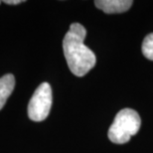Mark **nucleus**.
I'll list each match as a JSON object with an SVG mask.
<instances>
[{
  "mask_svg": "<svg viewBox=\"0 0 153 153\" xmlns=\"http://www.w3.org/2000/svg\"><path fill=\"white\" fill-rule=\"evenodd\" d=\"M141 119L139 114L131 108H124L116 114L108 129V138L116 144H123L130 140L131 136L138 132Z\"/></svg>",
  "mask_w": 153,
  "mask_h": 153,
  "instance_id": "nucleus-2",
  "label": "nucleus"
},
{
  "mask_svg": "<svg viewBox=\"0 0 153 153\" xmlns=\"http://www.w3.org/2000/svg\"><path fill=\"white\" fill-rule=\"evenodd\" d=\"M4 2L6 3V4L17 5V4H20V3H22L23 1H22V0H5Z\"/></svg>",
  "mask_w": 153,
  "mask_h": 153,
  "instance_id": "nucleus-7",
  "label": "nucleus"
},
{
  "mask_svg": "<svg viewBox=\"0 0 153 153\" xmlns=\"http://www.w3.org/2000/svg\"><path fill=\"white\" fill-rule=\"evenodd\" d=\"M15 87V78L12 74H7L0 78V111L6 103Z\"/></svg>",
  "mask_w": 153,
  "mask_h": 153,
  "instance_id": "nucleus-5",
  "label": "nucleus"
},
{
  "mask_svg": "<svg viewBox=\"0 0 153 153\" xmlns=\"http://www.w3.org/2000/svg\"><path fill=\"white\" fill-rule=\"evenodd\" d=\"M133 1L131 0H97L94 4L99 9L108 14L122 13L131 7Z\"/></svg>",
  "mask_w": 153,
  "mask_h": 153,
  "instance_id": "nucleus-4",
  "label": "nucleus"
},
{
  "mask_svg": "<svg viewBox=\"0 0 153 153\" xmlns=\"http://www.w3.org/2000/svg\"><path fill=\"white\" fill-rule=\"evenodd\" d=\"M52 106V88L48 82L37 88L28 105V115L33 121H43L50 114Z\"/></svg>",
  "mask_w": 153,
  "mask_h": 153,
  "instance_id": "nucleus-3",
  "label": "nucleus"
},
{
  "mask_svg": "<svg viewBox=\"0 0 153 153\" xmlns=\"http://www.w3.org/2000/svg\"><path fill=\"white\" fill-rule=\"evenodd\" d=\"M0 3H1V1H0Z\"/></svg>",
  "mask_w": 153,
  "mask_h": 153,
  "instance_id": "nucleus-8",
  "label": "nucleus"
},
{
  "mask_svg": "<svg viewBox=\"0 0 153 153\" xmlns=\"http://www.w3.org/2000/svg\"><path fill=\"white\" fill-rule=\"evenodd\" d=\"M87 31L79 23L70 26L63 41L64 55L69 69L76 76H84L94 68L97 62L94 52L84 44Z\"/></svg>",
  "mask_w": 153,
  "mask_h": 153,
  "instance_id": "nucleus-1",
  "label": "nucleus"
},
{
  "mask_svg": "<svg viewBox=\"0 0 153 153\" xmlns=\"http://www.w3.org/2000/svg\"><path fill=\"white\" fill-rule=\"evenodd\" d=\"M142 53L145 58L153 61V33L147 35L143 40Z\"/></svg>",
  "mask_w": 153,
  "mask_h": 153,
  "instance_id": "nucleus-6",
  "label": "nucleus"
}]
</instances>
